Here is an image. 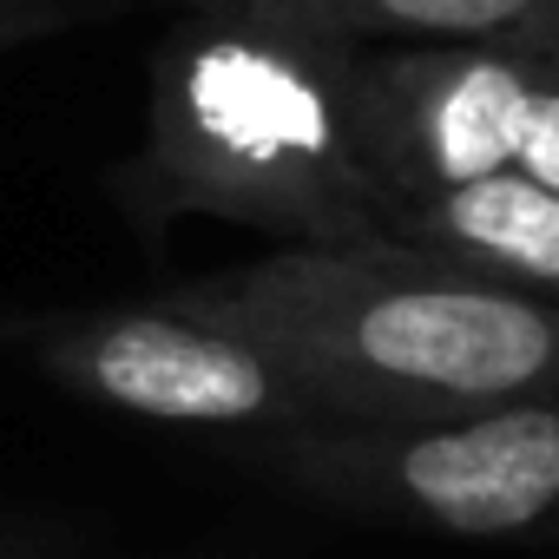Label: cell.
<instances>
[{
	"mask_svg": "<svg viewBox=\"0 0 559 559\" xmlns=\"http://www.w3.org/2000/svg\"><path fill=\"white\" fill-rule=\"evenodd\" d=\"M284 362L330 421L559 395V310L395 237L284 243L165 297Z\"/></svg>",
	"mask_w": 559,
	"mask_h": 559,
	"instance_id": "obj_1",
	"label": "cell"
},
{
	"mask_svg": "<svg viewBox=\"0 0 559 559\" xmlns=\"http://www.w3.org/2000/svg\"><path fill=\"white\" fill-rule=\"evenodd\" d=\"M382 237L448 257L500 290H520L559 310V191H546L513 165L474 185L395 198L382 217Z\"/></svg>",
	"mask_w": 559,
	"mask_h": 559,
	"instance_id": "obj_6",
	"label": "cell"
},
{
	"mask_svg": "<svg viewBox=\"0 0 559 559\" xmlns=\"http://www.w3.org/2000/svg\"><path fill=\"white\" fill-rule=\"evenodd\" d=\"M304 493L454 539L559 533V395H513L435 421H323L276 441Z\"/></svg>",
	"mask_w": 559,
	"mask_h": 559,
	"instance_id": "obj_3",
	"label": "cell"
},
{
	"mask_svg": "<svg viewBox=\"0 0 559 559\" xmlns=\"http://www.w3.org/2000/svg\"><path fill=\"white\" fill-rule=\"evenodd\" d=\"M513 171H526V178H539L546 191H559V73H552V67H546V80H539L533 106H526Z\"/></svg>",
	"mask_w": 559,
	"mask_h": 559,
	"instance_id": "obj_9",
	"label": "cell"
},
{
	"mask_svg": "<svg viewBox=\"0 0 559 559\" xmlns=\"http://www.w3.org/2000/svg\"><path fill=\"white\" fill-rule=\"evenodd\" d=\"M546 67H552V60H546ZM552 73H559V67H552Z\"/></svg>",
	"mask_w": 559,
	"mask_h": 559,
	"instance_id": "obj_11",
	"label": "cell"
},
{
	"mask_svg": "<svg viewBox=\"0 0 559 559\" xmlns=\"http://www.w3.org/2000/svg\"><path fill=\"white\" fill-rule=\"evenodd\" d=\"M539 80L546 60L539 47L520 40L356 47L349 67L356 145L395 198L474 185L513 165Z\"/></svg>",
	"mask_w": 559,
	"mask_h": 559,
	"instance_id": "obj_5",
	"label": "cell"
},
{
	"mask_svg": "<svg viewBox=\"0 0 559 559\" xmlns=\"http://www.w3.org/2000/svg\"><path fill=\"white\" fill-rule=\"evenodd\" d=\"M171 8L263 21L336 47H421V40L546 47L559 34V0H171Z\"/></svg>",
	"mask_w": 559,
	"mask_h": 559,
	"instance_id": "obj_7",
	"label": "cell"
},
{
	"mask_svg": "<svg viewBox=\"0 0 559 559\" xmlns=\"http://www.w3.org/2000/svg\"><path fill=\"white\" fill-rule=\"evenodd\" d=\"M99 8H119V0H0V53H21L47 34H67Z\"/></svg>",
	"mask_w": 559,
	"mask_h": 559,
	"instance_id": "obj_8",
	"label": "cell"
},
{
	"mask_svg": "<svg viewBox=\"0 0 559 559\" xmlns=\"http://www.w3.org/2000/svg\"><path fill=\"white\" fill-rule=\"evenodd\" d=\"M539 60H552V67H559V34H552V40L539 47Z\"/></svg>",
	"mask_w": 559,
	"mask_h": 559,
	"instance_id": "obj_10",
	"label": "cell"
},
{
	"mask_svg": "<svg viewBox=\"0 0 559 559\" xmlns=\"http://www.w3.org/2000/svg\"><path fill=\"white\" fill-rule=\"evenodd\" d=\"M34 356L53 382L165 428H250L304 435L323 428V402L257 343L158 304L93 310L34 330Z\"/></svg>",
	"mask_w": 559,
	"mask_h": 559,
	"instance_id": "obj_4",
	"label": "cell"
},
{
	"mask_svg": "<svg viewBox=\"0 0 559 559\" xmlns=\"http://www.w3.org/2000/svg\"><path fill=\"white\" fill-rule=\"evenodd\" d=\"M356 47L185 14L145 86L139 198L152 217H217L284 243L382 237L395 191L356 145Z\"/></svg>",
	"mask_w": 559,
	"mask_h": 559,
	"instance_id": "obj_2",
	"label": "cell"
}]
</instances>
